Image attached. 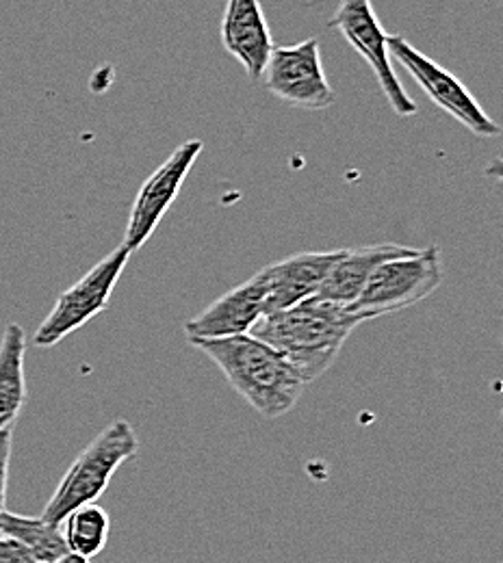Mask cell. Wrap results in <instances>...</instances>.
<instances>
[{
	"instance_id": "6da1fadb",
	"label": "cell",
	"mask_w": 503,
	"mask_h": 563,
	"mask_svg": "<svg viewBox=\"0 0 503 563\" xmlns=\"http://www.w3.org/2000/svg\"><path fill=\"white\" fill-rule=\"evenodd\" d=\"M360 323L364 321L350 308L310 297L263 314L250 334L281 353L304 384H310L335 364Z\"/></svg>"
},
{
	"instance_id": "7a4b0ae2",
	"label": "cell",
	"mask_w": 503,
	"mask_h": 563,
	"mask_svg": "<svg viewBox=\"0 0 503 563\" xmlns=\"http://www.w3.org/2000/svg\"><path fill=\"white\" fill-rule=\"evenodd\" d=\"M196 350L209 355L239 397L265 419H281L295 408L304 393V379L287 360L252 334L196 341Z\"/></svg>"
},
{
	"instance_id": "3957f363",
	"label": "cell",
	"mask_w": 503,
	"mask_h": 563,
	"mask_svg": "<svg viewBox=\"0 0 503 563\" xmlns=\"http://www.w3.org/2000/svg\"><path fill=\"white\" fill-rule=\"evenodd\" d=\"M140 440L129 421H113L102 429L74 460L51 500L42 511V520L62 525V520L80 505L96 503L109 488L113 475L133 460Z\"/></svg>"
},
{
	"instance_id": "277c9868",
	"label": "cell",
	"mask_w": 503,
	"mask_h": 563,
	"mask_svg": "<svg viewBox=\"0 0 503 563\" xmlns=\"http://www.w3.org/2000/svg\"><path fill=\"white\" fill-rule=\"evenodd\" d=\"M442 282L440 250L436 245L415 250L382 263L350 306L362 321L406 310L428 299Z\"/></svg>"
},
{
	"instance_id": "5b68a950",
	"label": "cell",
	"mask_w": 503,
	"mask_h": 563,
	"mask_svg": "<svg viewBox=\"0 0 503 563\" xmlns=\"http://www.w3.org/2000/svg\"><path fill=\"white\" fill-rule=\"evenodd\" d=\"M133 252L124 245L96 263L83 278L64 290L35 332V347H53L109 308L111 295L122 278Z\"/></svg>"
},
{
	"instance_id": "8992f818",
	"label": "cell",
	"mask_w": 503,
	"mask_h": 563,
	"mask_svg": "<svg viewBox=\"0 0 503 563\" xmlns=\"http://www.w3.org/2000/svg\"><path fill=\"white\" fill-rule=\"evenodd\" d=\"M389 55L397 59L406 71L417 80L431 102L460 122L467 131L478 137H497L502 133L500 124L480 107L473 93L449 70L436 64L428 55L417 51L406 37L389 35Z\"/></svg>"
},
{
	"instance_id": "52a82bcc",
	"label": "cell",
	"mask_w": 503,
	"mask_h": 563,
	"mask_svg": "<svg viewBox=\"0 0 503 563\" xmlns=\"http://www.w3.org/2000/svg\"><path fill=\"white\" fill-rule=\"evenodd\" d=\"M328 26L337 29L343 40L359 53L375 74L382 96L400 118H413L417 113L415 100L404 89L402 80L393 70L391 55L386 48L389 35L384 33L371 0H341Z\"/></svg>"
},
{
	"instance_id": "ba28073f",
	"label": "cell",
	"mask_w": 503,
	"mask_h": 563,
	"mask_svg": "<svg viewBox=\"0 0 503 563\" xmlns=\"http://www.w3.org/2000/svg\"><path fill=\"white\" fill-rule=\"evenodd\" d=\"M261 78L278 100L304 111H324L337 100L315 37L293 46H274Z\"/></svg>"
},
{
	"instance_id": "9c48e42d",
	"label": "cell",
	"mask_w": 503,
	"mask_h": 563,
	"mask_svg": "<svg viewBox=\"0 0 503 563\" xmlns=\"http://www.w3.org/2000/svg\"><path fill=\"white\" fill-rule=\"evenodd\" d=\"M205 143L200 140H189L181 143L167 161L150 174L135 198V205L131 209L127 234H124V247L131 252L142 250L147 239L154 234L163 217L172 209L174 200L178 198L192 167L196 165L198 156L203 154Z\"/></svg>"
},
{
	"instance_id": "30bf717a",
	"label": "cell",
	"mask_w": 503,
	"mask_h": 563,
	"mask_svg": "<svg viewBox=\"0 0 503 563\" xmlns=\"http://www.w3.org/2000/svg\"><path fill=\"white\" fill-rule=\"evenodd\" d=\"M267 292L270 274L267 267H263L250 280L234 286L209 308H205L198 317L185 323V334L189 343L250 334L256 321L263 317Z\"/></svg>"
},
{
	"instance_id": "8fae6325",
	"label": "cell",
	"mask_w": 503,
	"mask_h": 563,
	"mask_svg": "<svg viewBox=\"0 0 503 563\" xmlns=\"http://www.w3.org/2000/svg\"><path fill=\"white\" fill-rule=\"evenodd\" d=\"M221 46L252 80H259L274 51L261 0H228L221 18Z\"/></svg>"
},
{
	"instance_id": "7c38bea8",
	"label": "cell",
	"mask_w": 503,
	"mask_h": 563,
	"mask_svg": "<svg viewBox=\"0 0 503 563\" xmlns=\"http://www.w3.org/2000/svg\"><path fill=\"white\" fill-rule=\"evenodd\" d=\"M341 250L335 252H302L267 265L270 292L265 299L263 314L281 312L291 306L317 295L321 282L326 280L330 267L339 261Z\"/></svg>"
},
{
	"instance_id": "4fadbf2b",
	"label": "cell",
	"mask_w": 503,
	"mask_h": 563,
	"mask_svg": "<svg viewBox=\"0 0 503 563\" xmlns=\"http://www.w3.org/2000/svg\"><path fill=\"white\" fill-rule=\"evenodd\" d=\"M413 252V247L397 245V243H378V245H362L354 250H341L339 261L330 267L326 280L321 282L317 290V299L332 301L339 306L350 308L367 286L373 272L397 256Z\"/></svg>"
},
{
	"instance_id": "5bb4252c",
	"label": "cell",
	"mask_w": 503,
	"mask_h": 563,
	"mask_svg": "<svg viewBox=\"0 0 503 563\" xmlns=\"http://www.w3.org/2000/svg\"><path fill=\"white\" fill-rule=\"evenodd\" d=\"M26 334L18 323H9L0 339V429L11 427L26 401Z\"/></svg>"
},
{
	"instance_id": "9a60e30c",
	"label": "cell",
	"mask_w": 503,
	"mask_h": 563,
	"mask_svg": "<svg viewBox=\"0 0 503 563\" xmlns=\"http://www.w3.org/2000/svg\"><path fill=\"white\" fill-rule=\"evenodd\" d=\"M0 536L20 542L40 563H55L68 553L59 525L42 518L0 511Z\"/></svg>"
},
{
	"instance_id": "2e32d148",
	"label": "cell",
	"mask_w": 503,
	"mask_h": 563,
	"mask_svg": "<svg viewBox=\"0 0 503 563\" xmlns=\"http://www.w3.org/2000/svg\"><path fill=\"white\" fill-rule=\"evenodd\" d=\"M59 527H62V536L66 540L68 553L91 562V558L100 555L109 542L111 518L105 507L96 503H87L73 509L62 520Z\"/></svg>"
},
{
	"instance_id": "e0dca14e",
	"label": "cell",
	"mask_w": 503,
	"mask_h": 563,
	"mask_svg": "<svg viewBox=\"0 0 503 563\" xmlns=\"http://www.w3.org/2000/svg\"><path fill=\"white\" fill-rule=\"evenodd\" d=\"M11 449H13V427L0 429V511L7 509V484H9Z\"/></svg>"
},
{
	"instance_id": "ac0fdd59",
	"label": "cell",
	"mask_w": 503,
	"mask_h": 563,
	"mask_svg": "<svg viewBox=\"0 0 503 563\" xmlns=\"http://www.w3.org/2000/svg\"><path fill=\"white\" fill-rule=\"evenodd\" d=\"M0 563H40L20 542L0 536Z\"/></svg>"
},
{
	"instance_id": "d6986e66",
	"label": "cell",
	"mask_w": 503,
	"mask_h": 563,
	"mask_svg": "<svg viewBox=\"0 0 503 563\" xmlns=\"http://www.w3.org/2000/svg\"><path fill=\"white\" fill-rule=\"evenodd\" d=\"M55 563H89V560L78 558V555H73V553H66L62 560H57Z\"/></svg>"
}]
</instances>
